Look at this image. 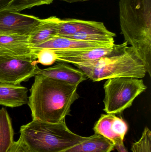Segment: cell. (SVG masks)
Returning <instances> with one entry per match:
<instances>
[{
  "label": "cell",
  "instance_id": "20",
  "mask_svg": "<svg viewBox=\"0 0 151 152\" xmlns=\"http://www.w3.org/2000/svg\"><path fill=\"white\" fill-rule=\"evenodd\" d=\"M34 53L36 57L37 63L43 66H51L56 61L57 57L55 51L49 49L33 48Z\"/></svg>",
  "mask_w": 151,
  "mask_h": 152
},
{
  "label": "cell",
  "instance_id": "9",
  "mask_svg": "<svg viewBox=\"0 0 151 152\" xmlns=\"http://www.w3.org/2000/svg\"><path fill=\"white\" fill-rule=\"evenodd\" d=\"M95 134H99L113 144L124 141L128 130L126 122L114 114H102L93 128Z\"/></svg>",
  "mask_w": 151,
  "mask_h": 152
},
{
  "label": "cell",
  "instance_id": "2",
  "mask_svg": "<svg viewBox=\"0 0 151 152\" xmlns=\"http://www.w3.org/2000/svg\"><path fill=\"white\" fill-rule=\"evenodd\" d=\"M119 22L125 42L151 76V0H119Z\"/></svg>",
  "mask_w": 151,
  "mask_h": 152
},
{
  "label": "cell",
  "instance_id": "12",
  "mask_svg": "<svg viewBox=\"0 0 151 152\" xmlns=\"http://www.w3.org/2000/svg\"><path fill=\"white\" fill-rule=\"evenodd\" d=\"M114 44L86 42L63 37L56 36L43 43L32 46V47L37 49H49L59 50H67L110 47L113 46Z\"/></svg>",
  "mask_w": 151,
  "mask_h": 152
},
{
  "label": "cell",
  "instance_id": "10",
  "mask_svg": "<svg viewBox=\"0 0 151 152\" xmlns=\"http://www.w3.org/2000/svg\"><path fill=\"white\" fill-rule=\"evenodd\" d=\"M113 46L85 50H54L56 55V61L75 66L100 58L111 52L113 49Z\"/></svg>",
  "mask_w": 151,
  "mask_h": 152
},
{
  "label": "cell",
  "instance_id": "24",
  "mask_svg": "<svg viewBox=\"0 0 151 152\" xmlns=\"http://www.w3.org/2000/svg\"><path fill=\"white\" fill-rule=\"evenodd\" d=\"M60 1H64L69 3H73L79 2L86 1L90 0H60Z\"/></svg>",
  "mask_w": 151,
  "mask_h": 152
},
{
  "label": "cell",
  "instance_id": "1",
  "mask_svg": "<svg viewBox=\"0 0 151 152\" xmlns=\"http://www.w3.org/2000/svg\"><path fill=\"white\" fill-rule=\"evenodd\" d=\"M30 89L28 104L33 120L52 123L65 120L71 106L79 97V85L35 75Z\"/></svg>",
  "mask_w": 151,
  "mask_h": 152
},
{
  "label": "cell",
  "instance_id": "23",
  "mask_svg": "<svg viewBox=\"0 0 151 152\" xmlns=\"http://www.w3.org/2000/svg\"><path fill=\"white\" fill-rule=\"evenodd\" d=\"M12 0H0V11L6 9Z\"/></svg>",
  "mask_w": 151,
  "mask_h": 152
},
{
  "label": "cell",
  "instance_id": "14",
  "mask_svg": "<svg viewBox=\"0 0 151 152\" xmlns=\"http://www.w3.org/2000/svg\"><path fill=\"white\" fill-rule=\"evenodd\" d=\"M28 89L20 85L0 83V105L15 108L28 102Z\"/></svg>",
  "mask_w": 151,
  "mask_h": 152
},
{
  "label": "cell",
  "instance_id": "5",
  "mask_svg": "<svg viewBox=\"0 0 151 152\" xmlns=\"http://www.w3.org/2000/svg\"><path fill=\"white\" fill-rule=\"evenodd\" d=\"M103 110L107 114H119L132 106L135 99L147 89L141 78L108 79L104 85Z\"/></svg>",
  "mask_w": 151,
  "mask_h": 152
},
{
  "label": "cell",
  "instance_id": "7",
  "mask_svg": "<svg viewBox=\"0 0 151 152\" xmlns=\"http://www.w3.org/2000/svg\"><path fill=\"white\" fill-rule=\"evenodd\" d=\"M41 20L38 17L4 9L0 11V34L29 36Z\"/></svg>",
  "mask_w": 151,
  "mask_h": 152
},
{
  "label": "cell",
  "instance_id": "11",
  "mask_svg": "<svg viewBox=\"0 0 151 152\" xmlns=\"http://www.w3.org/2000/svg\"><path fill=\"white\" fill-rule=\"evenodd\" d=\"M37 75L77 85L87 78L81 70L73 68L64 62H59L44 69L39 68L35 73Z\"/></svg>",
  "mask_w": 151,
  "mask_h": 152
},
{
  "label": "cell",
  "instance_id": "4",
  "mask_svg": "<svg viewBox=\"0 0 151 152\" xmlns=\"http://www.w3.org/2000/svg\"><path fill=\"white\" fill-rule=\"evenodd\" d=\"M20 133L30 152H64L87 138L71 131L65 120L52 123L33 120L21 126Z\"/></svg>",
  "mask_w": 151,
  "mask_h": 152
},
{
  "label": "cell",
  "instance_id": "17",
  "mask_svg": "<svg viewBox=\"0 0 151 152\" xmlns=\"http://www.w3.org/2000/svg\"><path fill=\"white\" fill-rule=\"evenodd\" d=\"M14 131L11 119L6 109L0 110V152H8L13 141Z\"/></svg>",
  "mask_w": 151,
  "mask_h": 152
},
{
  "label": "cell",
  "instance_id": "21",
  "mask_svg": "<svg viewBox=\"0 0 151 152\" xmlns=\"http://www.w3.org/2000/svg\"><path fill=\"white\" fill-rule=\"evenodd\" d=\"M8 152H30L25 143L20 137L18 141L14 142Z\"/></svg>",
  "mask_w": 151,
  "mask_h": 152
},
{
  "label": "cell",
  "instance_id": "15",
  "mask_svg": "<svg viewBox=\"0 0 151 152\" xmlns=\"http://www.w3.org/2000/svg\"><path fill=\"white\" fill-rule=\"evenodd\" d=\"M105 26L103 22L74 18L60 20L57 36L66 37L78 32L101 28Z\"/></svg>",
  "mask_w": 151,
  "mask_h": 152
},
{
  "label": "cell",
  "instance_id": "18",
  "mask_svg": "<svg viewBox=\"0 0 151 152\" xmlns=\"http://www.w3.org/2000/svg\"><path fill=\"white\" fill-rule=\"evenodd\" d=\"M54 0H12L6 10L20 12L27 9L43 4H50Z\"/></svg>",
  "mask_w": 151,
  "mask_h": 152
},
{
  "label": "cell",
  "instance_id": "19",
  "mask_svg": "<svg viewBox=\"0 0 151 152\" xmlns=\"http://www.w3.org/2000/svg\"><path fill=\"white\" fill-rule=\"evenodd\" d=\"M132 152H151V131L149 128L145 127L138 141L132 144Z\"/></svg>",
  "mask_w": 151,
  "mask_h": 152
},
{
  "label": "cell",
  "instance_id": "13",
  "mask_svg": "<svg viewBox=\"0 0 151 152\" xmlns=\"http://www.w3.org/2000/svg\"><path fill=\"white\" fill-rule=\"evenodd\" d=\"M60 19L51 16L42 19L28 36V41L32 46L38 45L57 36Z\"/></svg>",
  "mask_w": 151,
  "mask_h": 152
},
{
  "label": "cell",
  "instance_id": "16",
  "mask_svg": "<svg viewBox=\"0 0 151 152\" xmlns=\"http://www.w3.org/2000/svg\"><path fill=\"white\" fill-rule=\"evenodd\" d=\"M114 149L112 142L101 135L95 134L64 152H111Z\"/></svg>",
  "mask_w": 151,
  "mask_h": 152
},
{
  "label": "cell",
  "instance_id": "22",
  "mask_svg": "<svg viewBox=\"0 0 151 152\" xmlns=\"http://www.w3.org/2000/svg\"><path fill=\"white\" fill-rule=\"evenodd\" d=\"M114 149L118 152H128L124 144V141H118L114 143Z\"/></svg>",
  "mask_w": 151,
  "mask_h": 152
},
{
  "label": "cell",
  "instance_id": "3",
  "mask_svg": "<svg viewBox=\"0 0 151 152\" xmlns=\"http://www.w3.org/2000/svg\"><path fill=\"white\" fill-rule=\"evenodd\" d=\"M125 42L115 44L111 52L96 60L75 65L92 81L112 78H142L146 75L145 66L133 48Z\"/></svg>",
  "mask_w": 151,
  "mask_h": 152
},
{
  "label": "cell",
  "instance_id": "8",
  "mask_svg": "<svg viewBox=\"0 0 151 152\" xmlns=\"http://www.w3.org/2000/svg\"><path fill=\"white\" fill-rule=\"evenodd\" d=\"M0 55L29 60L36 59L28 36L0 34Z\"/></svg>",
  "mask_w": 151,
  "mask_h": 152
},
{
  "label": "cell",
  "instance_id": "6",
  "mask_svg": "<svg viewBox=\"0 0 151 152\" xmlns=\"http://www.w3.org/2000/svg\"><path fill=\"white\" fill-rule=\"evenodd\" d=\"M37 64L36 61L0 55V83L20 85L35 75Z\"/></svg>",
  "mask_w": 151,
  "mask_h": 152
}]
</instances>
